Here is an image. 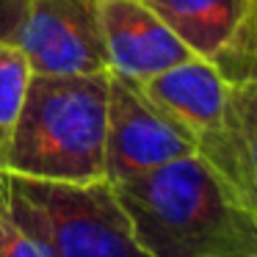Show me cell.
<instances>
[{
    "label": "cell",
    "instance_id": "1",
    "mask_svg": "<svg viewBox=\"0 0 257 257\" xmlns=\"http://www.w3.org/2000/svg\"><path fill=\"white\" fill-rule=\"evenodd\" d=\"M113 191L150 257L257 254V210L194 152L122 180Z\"/></svg>",
    "mask_w": 257,
    "mask_h": 257
},
{
    "label": "cell",
    "instance_id": "2",
    "mask_svg": "<svg viewBox=\"0 0 257 257\" xmlns=\"http://www.w3.org/2000/svg\"><path fill=\"white\" fill-rule=\"evenodd\" d=\"M105 97L108 69L34 72L0 169L36 180H105Z\"/></svg>",
    "mask_w": 257,
    "mask_h": 257
},
{
    "label": "cell",
    "instance_id": "3",
    "mask_svg": "<svg viewBox=\"0 0 257 257\" xmlns=\"http://www.w3.org/2000/svg\"><path fill=\"white\" fill-rule=\"evenodd\" d=\"M0 216L50 257H150L108 180H36L0 169Z\"/></svg>",
    "mask_w": 257,
    "mask_h": 257
},
{
    "label": "cell",
    "instance_id": "4",
    "mask_svg": "<svg viewBox=\"0 0 257 257\" xmlns=\"http://www.w3.org/2000/svg\"><path fill=\"white\" fill-rule=\"evenodd\" d=\"M194 152V141L150 102L139 83L108 72L105 180L111 185Z\"/></svg>",
    "mask_w": 257,
    "mask_h": 257
},
{
    "label": "cell",
    "instance_id": "5",
    "mask_svg": "<svg viewBox=\"0 0 257 257\" xmlns=\"http://www.w3.org/2000/svg\"><path fill=\"white\" fill-rule=\"evenodd\" d=\"M14 45L39 75L105 72L100 0H28Z\"/></svg>",
    "mask_w": 257,
    "mask_h": 257
},
{
    "label": "cell",
    "instance_id": "6",
    "mask_svg": "<svg viewBox=\"0 0 257 257\" xmlns=\"http://www.w3.org/2000/svg\"><path fill=\"white\" fill-rule=\"evenodd\" d=\"M105 69L133 83L196 58L144 0H100Z\"/></svg>",
    "mask_w": 257,
    "mask_h": 257
},
{
    "label": "cell",
    "instance_id": "7",
    "mask_svg": "<svg viewBox=\"0 0 257 257\" xmlns=\"http://www.w3.org/2000/svg\"><path fill=\"white\" fill-rule=\"evenodd\" d=\"M257 83L229 86L227 108L221 119L194 141L199 155L243 205L257 210Z\"/></svg>",
    "mask_w": 257,
    "mask_h": 257
},
{
    "label": "cell",
    "instance_id": "8",
    "mask_svg": "<svg viewBox=\"0 0 257 257\" xmlns=\"http://www.w3.org/2000/svg\"><path fill=\"white\" fill-rule=\"evenodd\" d=\"M139 86L191 141L205 136L221 119L229 97V86L205 58H188Z\"/></svg>",
    "mask_w": 257,
    "mask_h": 257
},
{
    "label": "cell",
    "instance_id": "9",
    "mask_svg": "<svg viewBox=\"0 0 257 257\" xmlns=\"http://www.w3.org/2000/svg\"><path fill=\"white\" fill-rule=\"evenodd\" d=\"M161 23L194 53L210 58L249 14L257 0H144Z\"/></svg>",
    "mask_w": 257,
    "mask_h": 257
},
{
    "label": "cell",
    "instance_id": "10",
    "mask_svg": "<svg viewBox=\"0 0 257 257\" xmlns=\"http://www.w3.org/2000/svg\"><path fill=\"white\" fill-rule=\"evenodd\" d=\"M31 75L34 69L25 53L14 42H0V166H3V155H6L17 116L23 111Z\"/></svg>",
    "mask_w": 257,
    "mask_h": 257
},
{
    "label": "cell",
    "instance_id": "11",
    "mask_svg": "<svg viewBox=\"0 0 257 257\" xmlns=\"http://www.w3.org/2000/svg\"><path fill=\"white\" fill-rule=\"evenodd\" d=\"M210 67L221 75L227 86H243L254 83V67H257V14H249L243 23L235 28V34L213 53Z\"/></svg>",
    "mask_w": 257,
    "mask_h": 257
},
{
    "label": "cell",
    "instance_id": "12",
    "mask_svg": "<svg viewBox=\"0 0 257 257\" xmlns=\"http://www.w3.org/2000/svg\"><path fill=\"white\" fill-rule=\"evenodd\" d=\"M0 257H50L28 232L0 216Z\"/></svg>",
    "mask_w": 257,
    "mask_h": 257
},
{
    "label": "cell",
    "instance_id": "13",
    "mask_svg": "<svg viewBox=\"0 0 257 257\" xmlns=\"http://www.w3.org/2000/svg\"><path fill=\"white\" fill-rule=\"evenodd\" d=\"M28 0H0V42H17Z\"/></svg>",
    "mask_w": 257,
    "mask_h": 257
},
{
    "label": "cell",
    "instance_id": "14",
    "mask_svg": "<svg viewBox=\"0 0 257 257\" xmlns=\"http://www.w3.org/2000/svg\"><path fill=\"white\" fill-rule=\"evenodd\" d=\"M213 257H257V254H213Z\"/></svg>",
    "mask_w": 257,
    "mask_h": 257
}]
</instances>
